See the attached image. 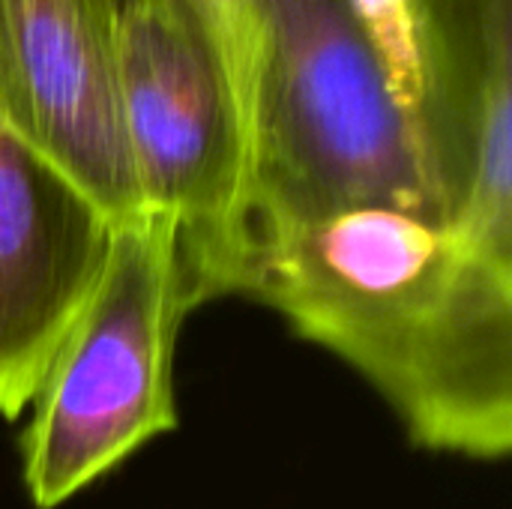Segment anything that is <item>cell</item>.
<instances>
[{
    "mask_svg": "<svg viewBox=\"0 0 512 509\" xmlns=\"http://www.w3.org/2000/svg\"><path fill=\"white\" fill-rule=\"evenodd\" d=\"M240 294L357 369L432 453L512 447V267L444 222L357 207L258 240Z\"/></svg>",
    "mask_w": 512,
    "mask_h": 509,
    "instance_id": "obj_1",
    "label": "cell"
},
{
    "mask_svg": "<svg viewBox=\"0 0 512 509\" xmlns=\"http://www.w3.org/2000/svg\"><path fill=\"white\" fill-rule=\"evenodd\" d=\"M261 15L246 111V258L258 240L357 207L441 222L408 120L342 3L261 0Z\"/></svg>",
    "mask_w": 512,
    "mask_h": 509,
    "instance_id": "obj_2",
    "label": "cell"
},
{
    "mask_svg": "<svg viewBox=\"0 0 512 509\" xmlns=\"http://www.w3.org/2000/svg\"><path fill=\"white\" fill-rule=\"evenodd\" d=\"M192 312L171 219L147 210L114 222L99 279L18 441L33 507L66 504L177 426L171 369Z\"/></svg>",
    "mask_w": 512,
    "mask_h": 509,
    "instance_id": "obj_3",
    "label": "cell"
},
{
    "mask_svg": "<svg viewBox=\"0 0 512 509\" xmlns=\"http://www.w3.org/2000/svg\"><path fill=\"white\" fill-rule=\"evenodd\" d=\"M123 126L150 210L174 225L192 306L240 294L246 123L225 60L186 0H105Z\"/></svg>",
    "mask_w": 512,
    "mask_h": 509,
    "instance_id": "obj_4",
    "label": "cell"
},
{
    "mask_svg": "<svg viewBox=\"0 0 512 509\" xmlns=\"http://www.w3.org/2000/svg\"><path fill=\"white\" fill-rule=\"evenodd\" d=\"M0 126L108 219L144 216L105 0H0Z\"/></svg>",
    "mask_w": 512,
    "mask_h": 509,
    "instance_id": "obj_5",
    "label": "cell"
},
{
    "mask_svg": "<svg viewBox=\"0 0 512 509\" xmlns=\"http://www.w3.org/2000/svg\"><path fill=\"white\" fill-rule=\"evenodd\" d=\"M111 219L0 126V417L18 420L84 309Z\"/></svg>",
    "mask_w": 512,
    "mask_h": 509,
    "instance_id": "obj_6",
    "label": "cell"
},
{
    "mask_svg": "<svg viewBox=\"0 0 512 509\" xmlns=\"http://www.w3.org/2000/svg\"><path fill=\"white\" fill-rule=\"evenodd\" d=\"M453 3V96L429 150L438 216L512 267V0Z\"/></svg>",
    "mask_w": 512,
    "mask_h": 509,
    "instance_id": "obj_7",
    "label": "cell"
},
{
    "mask_svg": "<svg viewBox=\"0 0 512 509\" xmlns=\"http://www.w3.org/2000/svg\"><path fill=\"white\" fill-rule=\"evenodd\" d=\"M396 99L426 171L453 96L450 0H339Z\"/></svg>",
    "mask_w": 512,
    "mask_h": 509,
    "instance_id": "obj_8",
    "label": "cell"
},
{
    "mask_svg": "<svg viewBox=\"0 0 512 509\" xmlns=\"http://www.w3.org/2000/svg\"><path fill=\"white\" fill-rule=\"evenodd\" d=\"M186 3L195 9V15L210 30V36L225 60V69L231 75V84L237 90V99L243 108V123H246L252 87H255L261 51H264L261 0H186Z\"/></svg>",
    "mask_w": 512,
    "mask_h": 509,
    "instance_id": "obj_9",
    "label": "cell"
}]
</instances>
